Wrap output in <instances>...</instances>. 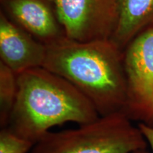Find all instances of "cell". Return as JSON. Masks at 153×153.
I'll use <instances>...</instances> for the list:
<instances>
[{
    "label": "cell",
    "mask_w": 153,
    "mask_h": 153,
    "mask_svg": "<svg viewBox=\"0 0 153 153\" xmlns=\"http://www.w3.org/2000/svg\"><path fill=\"white\" fill-rule=\"evenodd\" d=\"M42 67L77 88L100 116L123 112L127 99L123 53L111 40L79 42L63 36L46 44Z\"/></svg>",
    "instance_id": "cell-1"
},
{
    "label": "cell",
    "mask_w": 153,
    "mask_h": 153,
    "mask_svg": "<svg viewBox=\"0 0 153 153\" xmlns=\"http://www.w3.org/2000/svg\"><path fill=\"white\" fill-rule=\"evenodd\" d=\"M17 85L16 102L6 128L33 144L53 126L66 122L83 125L100 116L82 91L43 67L19 74Z\"/></svg>",
    "instance_id": "cell-2"
},
{
    "label": "cell",
    "mask_w": 153,
    "mask_h": 153,
    "mask_svg": "<svg viewBox=\"0 0 153 153\" xmlns=\"http://www.w3.org/2000/svg\"><path fill=\"white\" fill-rule=\"evenodd\" d=\"M148 145L138 126L120 111L76 128L48 131L28 153H133Z\"/></svg>",
    "instance_id": "cell-3"
},
{
    "label": "cell",
    "mask_w": 153,
    "mask_h": 153,
    "mask_svg": "<svg viewBox=\"0 0 153 153\" xmlns=\"http://www.w3.org/2000/svg\"><path fill=\"white\" fill-rule=\"evenodd\" d=\"M123 62L127 81L123 113L132 121L153 127V25L126 46Z\"/></svg>",
    "instance_id": "cell-4"
},
{
    "label": "cell",
    "mask_w": 153,
    "mask_h": 153,
    "mask_svg": "<svg viewBox=\"0 0 153 153\" xmlns=\"http://www.w3.org/2000/svg\"><path fill=\"white\" fill-rule=\"evenodd\" d=\"M65 36L79 42L110 40L117 0H50Z\"/></svg>",
    "instance_id": "cell-5"
},
{
    "label": "cell",
    "mask_w": 153,
    "mask_h": 153,
    "mask_svg": "<svg viewBox=\"0 0 153 153\" xmlns=\"http://www.w3.org/2000/svg\"><path fill=\"white\" fill-rule=\"evenodd\" d=\"M46 56V45L0 13V57L16 75L25 70L42 67Z\"/></svg>",
    "instance_id": "cell-6"
},
{
    "label": "cell",
    "mask_w": 153,
    "mask_h": 153,
    "mask_svg": "<svg viewBox=\"0 0 153 153\" xmlns=\"http://www.w3.org/2000/svg\"><path fill=\"white\" fill-rule=\"evenodd\" d=\"M4 13L44 44L65 36L50 0H1Z\"/></svg>",
    "instance_id": "cell-7"
},
{
    "label": "cell",
    "mask_w": 153,
    "mask_h": 153,
    "mask_svg": "<svg viewBox=\"0 0 153 153\" xmlns=\"http://www.w3.org/2000/svg\"><path fill=\"white\" fill-rule=\"evenodd\" d=\"M153 25V0H117V20L111 41L120 50Z\"/></svg>",
    "instance_id": "cell-8"
},
{
    "label": "cell",
    "mask_w": 153,
    "mask_h": 153,
    "mask_svg": "<svg viewBox=\"0 0 153 153\" xmlns=\"http://www.w3.org/2000/svg\"><path fill=\"white\" fill-rule=\"evenodd\" d=\"M17 91V75L0 61V126L1 128L8 125L16 102Z\"/></svg>",
    "instance_id": "cell-9"
},
{
    "label": "cell",
    "mask_w": 153,
    "mask_h": 153,
    "mask_svg": "<svg viewBox=\"0 0 153 153\" xmlns=\"http://www.w3.org/2000/svg\"><path fill=\"white\" fill-rule=\"evenodd\" d=\"M33 143L19 137L7 128L0 131V153H28Z\"/></svg>",
    "instance_id": "cell-10"
},
{
    "label": "cell",
    "mask_w": 153,
    "mask_h": 153,
    "mask_svg": "<svg viewBox=\"0 0 153 153\" xmlns=\"http://www.w3.org/2000/svg\"><path fill=\"white\" fill-rule=\"evenodd\" d=\"M137 126L144 135L145 140L148 142V144L150 145L153 153V127L143 123H139Z\"/></svg>",
    "instance_id": "cell-11"
},
{
    "label": "cell",
    "mask_w": 153,
    "mask_h": 153,
    "mask_svg": "<svg viewBox=\"0 0 153 153\" xmlns=\"http://www.w3.org/2000/svg\"><path fill=\"white\" fill-rule=\"evenodd\" d=\"M133 153H150V152L147 150V149H143V150H137L135 151V152H134Z\"/></svg>",
    "instance_id": "cell-12"
}]
</instances>
